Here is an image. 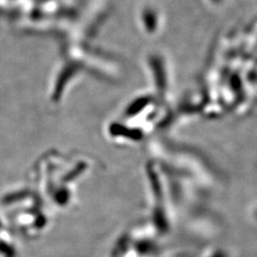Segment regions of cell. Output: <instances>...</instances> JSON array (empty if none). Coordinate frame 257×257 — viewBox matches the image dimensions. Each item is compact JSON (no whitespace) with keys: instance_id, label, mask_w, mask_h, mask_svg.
Instances as JSON below:
<instances>
[{"instance_id":"cell-2","label":"cell","mask_w":257,"mask_h":257,"mask_svg":"<svg viewBox=\"0 0 257 257\" xmlns=\"http://www.w3.org/2000/svg\"><path fill=\"white\" fill-rule=\"evenodd\" d=\"M212 2H214V3H219V2H221L222 0H211Z\"/></svg>"},{"instance_id":"cell-1","label":"cell","mask_w":257,"mask_h":257,"mask_svg":"<svg viewBox=\"0 0 257 257\" xmlns=\"http://www.w3.org/2000/svg\"><path fill=\"white\" fill-rule=\"evenodd\" d=\"M142 18H143L144 26L146 28L148 32H150V33L155 32L156 28L158 26V18H157L156 12L151 8H147V9L144 10Z\"/></svg>"}]
</instances>
